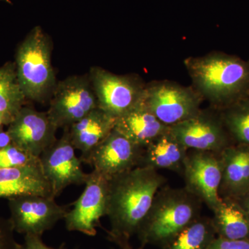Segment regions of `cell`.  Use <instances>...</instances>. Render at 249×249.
<instances>
[{
	"instance_id": "cell-1",
	"label": "cell",
	"mask_w": 249,
	"mask_h": 249,
	"mask_svg": "<svg viewBox=\"0 0 249 249\" xmlns=\"http://www.w3.org/2000/svg\"><path fill=\"white\" fill-rule=\"evenodd\" d=\"M166 178L154 168L137 167L109 180L108 238L129 240L138 233Z\"/></svg>"
},
{
	"instance_id": "cell-2",
	"label": "cell",
	"mask_w": 249,
	"mask_h": 249,
	"mask_svg": "<svg viewBox=\"0 0 249 249\" xmlns=\"http://www.w3.org/2000/svg\"><path fill=\"white\" fill-rule=\"evenodd\" d=\"M191 86L217 110L249 97V60L212 52L183 60Z\"/></svg>"
},
{
	"instance_id": "cell-3",
	"label": "cell",
	"mask_w": 249,
	"mask_h": 249,
	"mask_svg": "<svg viewBox=\"0 0 249 249\" xmlns=\"http://www.w3.org/2000/svg\"><path fill=\"white\" fill-rule=\"evenodd\" d=\"M201 199L186 188L163 186L139 229L142 247L162 246L200 216Z\"/></svg>"
},
{
	"instance_id": "cell-4",
	"label": "cell",
	"mask_w": 249,
	"mask_h": 249,
	"mask_svg": "<svg viewBox=\"0 0 249 249\" xmlns=\"http://www.w3.org/2000/svg\"><path fill=\"white\" fill-rule=\"evenodd\" d=\"M52 53V41L39 26L18 47L15 63L18 81L27 99L43 103L53 92L57 82Z\"/></svg>"
},
{
	"instance_id": "cell-5",
	"label": "cell",
	"mask_w": 249,
	"mask_h": 249,
	"mask_svg": "<svg viewBox=\"0 0 249 249\" xmlns=\"http://www.w3.org/2000/svg\"><path fill=\"white\" fill-rule=\"evenodd\" d=\"M143 101L162 124L170 127L196 115L204 100L192 86L162 80L146 83Z\"/></svg>"
},
{
	"instance_id": "cell-6",
	"label": "cell",
	"mask_w": 249,
	"mask_h": 249,
	"mask_svg": "<svg viewBox=\"0 0 249 249\" xmlns=\"http://www.w3.org/2000/svg\"><path fill=\"white\" fill-rule=\"evenodd\" d=\"M100 109L117 119L142 102L146 83L138 75H117L102 67L89 73Z\"/></svg>"
},
{
	"instance_id": "cell-7",
	"label": "cell",
	"mask_w": 249,
	"mask_h": 249,
	"mask_svg": "<svg viewBox=\"0 0 249 249\" xmlns=\"http://www.w3.org/2000/svg\"><path fill=\"white\" fill-rule=\"evenodd\" d=\"M98 107L89 74L71 76L55 85L47 111L58 128L70 127Z\"/></svg>"
},
{
	"instance_id": "cell-8",
	"label": "cell",
	"mask_w": 249,
	"mask_h": 249,
	"mask_svg": "<svg viewBox=\"0 0 249 249\" xmlns=\"http://www.w3.org/2000/svg\"><path fill=\"white\" fill-rule=\"evenodd\" d=\"M10 222L15 232L23 235L42 236L65 219L68 206H61L55 198L35 195L8 199Z\"/></svg>"
},
{
	"instance_id": "cell-9",
	"label": "cell",
	"mask_w": 249,
	"mask_h": 249,
	"mask_svg": "<svg viewBox=\"0 0 249 249\" xmlns=\"http://www.w3.org/2000/svg\"><path fill=\"white\" fill-rule=\"evenodd\" d=\"M170 131L188 150L221 153L232 145L219 110L201 109L191 119L170 126Z\"/></svg>"
},
{
	"instance_id": "cell-10",
	"label": "cell",
	"mask_w": 249,
	"mask_h": 249,
	"mask_svg": "<svg viewBox=\"0 0 249 249\" xmlns=\"http://www.w3.org/2000/svg\"><path fill=\"white\" fill-rule=\"evenodd\" d=\"M81 196L73 203V208L65 217V227L70 231L86 235H96L101 218L107 216L109 179L96 170L88 174Z\"/></svg>"
},
{
	"instance_id": "cell-11",
	"label": "cell",
	"mask_w": 249,
	"mask_h": 249,
	"mask_svg": "<svg viewBox=\"0 0 249 249\" xmlns=\"http://www.w3.org/2000/svg\"><path fill=\"white\" fill-rule=\"evenodd\" d=\"M41 167L53 190L55 197L71 185L85 184L88 174L83 171L80 158L75 154L69 127L63 128L60 139L40 156Z\"/></svg>"
},
{
	"instance_id": "cell-12",
	"label": "cell",
	"mask_w": 249,
	"mask_h": 249,
	"mask_svg": "<svg viewBox=\"0 0 249 249\" xmlns=\"http://www.w3.org/2000/svg\"><path fill=\"white\" fill-rule=\"evenodd\" d=\"M221 153L188 150L183 175L185 188L213 211L221 200L222 178Z\"/></svg>"
},
{
	"instance_id": "cell-13",
	"label": "cell",
	"mask_w": 249,
	"mask_h": 249,
	"mask_svg": "<svg viewBox=\"0 0 249 249\" xmlns=\"http://www.w3.org/2000/svg\"><path fill=\"white\" fill-rule=\"evenodd\" d=\"M143 152L144 148L114 129L91 152L87 164L109 180L140 166Z\"/></svg>"
},
{
	"instance_id": "cell-14",
	"label": "cell",
	"mask_w": 249,
	"mask_h": 249,
	"mask_svg": "<svg viewBox=\"0 0 249 249\" xmlns=\"http://www.w3.org/2000/svg\"><path fill=\"white\" fill-rule=\"evenodd\" d=\"M57 129L58 127L51 120L47 112L24 106L6 130L12 143L40 157L42 152L57 140Z\"/></svg>"
},
{
	"instance_id": "cell-15",
	"label": "cell",
	"mask_w": 249,
	"mask_h": 249,
	"mask_svg": "<svg viewBox=\"0 0 249 249\" xmlns=\"http://www.w3.org/2000/svg\"><path fill=\"white\" fill-rule=\"evenodd\" d=\"M115 123V118L97 107L69 127L72 145L81 152L83 163H87L91 152L107 138Z\"/></svg>"
},
{
	"instance_id": "cell-16",
	"label": "cell",
	"mask_w": 249,
	"mask_h": 249,
	"mask_svg": "<svg viewBox=\"0 0 249 249\" xmlns=\"http://www.w3.org/2000/svg\"><path fill=\"white\" fill-rule=\"evenodd\" d=\"M35 195L55 198L40 164L0 168V198Z\"/></svg>"
},
{
	"instance_id": "cell-17",
	"label": "cell",
	"mask_w": 249,
	"mask_h": 249,
	"mask_svg": "<svg viewBox=\"0 0 249 249\" xmlns=\"http://www.w3.org/2000/svg\"><path fill=\"white\" fill-rule=\"evenodd\" d=\"M221 198L237 199L249 191V146L232 144L221 152Z\"/></svg>"
},
{
	"instance_id": "cell-18",
	"label": "cell",
	"mask_w": 249,
	"mask_h": 249,
	"mask_svg": "<svg viewBox=\"0 0 249 249\" xmlns=\"http://www.w3.org/2000/svg\"><path fill=\"white\" fill-rule=\"evenodd\" d=\"M114 129L136 145L145 149L157 137L169 129L142 102L116 119Z\"/></svg>"
},
{
	"instance_id": "cell-19",
	"label": "cell",
	"mask_w": 249,
	"mask_h": 249,
	"mask_svg": "<svg viewBox=\"0 0 249 249\" xmlns=\"http://www.w3.org/2000/svg\"><path fill=\"white\" fill-rule=\"evenodd\" d=\"M188 152L170 132L169 127L167 132L144 149L140 166L182 173Z\"/></svg>"
},
{
	"instance_id": "cell-20",
	"label": "cell",
	"mask_w": 249,
	"mask_h": 249,
	"mask_svg": "<svg viewBox=\"0 0 249 249\" xmlns=\"http://www.w3.org/2000/svg\"><path fill=\"white\" fill-rule=\"evenodd\" d=\"M217 237L231 240H249V218L235 199L221 198L213 211Z\"/></svg>"
},
{
	"instance_id": "cell-21",
	"label": "cell",
	"mask_w": 249,
	"mask_h": 249,
	"mask_svg": "<svg viewBox=\"0 0 249 249\" xmlns=\"http://www.w3.org/2000/svg\"><path fill=\"white\" fill-rule=\"evenodd\" d=\"M216 237L212 219L199 217L163 244L162 249H207Z\"/></svg>"
},
{
	"instance_id": "cell-22",
	"label": "cell",
	"mask_w": 249,
	"mask_h": 249,
	"mask_svg": "<svg viewBox=\"0 0 249 249\" xmlns=\"http://www.w3.org/2000/svg\"><path fill=\"white\" fill-rule=\"evenodd\" d=\"M26 100L18 81L16 63L6 62L0 67V112L14 118Z\"/></svg>"
},
{
	"instance_id": "cell-23",
	"label": "cell",
	"mask_w": 249,
	"mask_h": 249,
	"mask_svg": "<svg viewBox=\"0 0 249 249\" xmlns=\"http://www.w3.org/2000/svg\"><path fill=\"white\" fill-rule=\"evenodd\" d=\"M219 111L233 143L249 146V97Z\"/></svg>"
},
{
	"instance_id": "cell-24",
	"label": "cell",
	"mask_w": 249,
	"mask_h": 249,
	"mask_svg": "<svg viewBox=\"0 0 249 249\" xmlns=\"http://www.w3.org/2000/svg\"><path fill=\"white\" fill-rule=\"evenodd\" d=\"M39 164L40 157H36L14 143L0 151V168H21Z\"/></svg>"
},
{
	"instance_id": "cell-25",
	"label": "cell",
	"mask_w": 249,
	"mask_h": 249,
	"mask_svg": "<svg viewBox=\"0 0 249 249\" xmlns=\"http://www.w3.org/2000/svg\"><path fill=\"white\" fill-rule=\"evenodd\" d=\"M14 230L9 219L0 216V249H21L15 238Z\"/></svg>"
},
{
	"instance_id": "cell-26",
	"label": "cell",
	"mask_w": 249,
	"mask_h": 249,
	"mask_svg": "<svg viewBox=\"0 0 249 249\" xmlns=\"http://www.w3.org/2000/svg\"><path fill=\"white\" fill-rule=\"evenodd\" d=\"M207 249H249V240H231L216 237Z\"/></svg>"
},
{
	"instance_id": "cell-27",
	"label": "cell",
	"mask_w": 249,
	"mask_h": 249,
	"mask_svg": "<svg viewBox=\"0 0 249 249\" xmlns=\"http://www.w3.org/2000/svg\"><path fill=\"white\" fill-rule=\"evenodd\" d=\"M21 249H68L66 246L62 245L58 249L52 248L48 247L42 242V236L36 235H24V244L22 245Z\"/></svg>"
},
{
	"instance_id": "cell-28",
	"label": "cell",
	"mask_w": 249,
	"mask_h": 249,
	"mask_svg": "<svg viewBox=\"0 0 249 249\" xmlns=\"http://www.w3.org/2000/svg\"><path fill=\"white\" fill-rule=\"evenodd\" d=\"M11 143L12 141L7 130H4V126H0V151Z\"/></svg>"
},
{
	"instance_id": "cell-29",
	"label": "cell",
	"mask_w": 249,
	"mask_h": 249,
	"mask_svg": "<svg viewBox=\"0 0 249 249\" xmlns=\"http://www.w3.org/2000/svg\"><path fill=\"white\" fill-rule=\"evenodd\" d=\"M235 199L249 218V191Z\"/></svg>"
},
{
	"instance_id": "cell-30",
	"label": "cell",
	"mask_w": 249,
	"mask_h": 249,
	"mask_svg": "<svg viewBox=\"0 0 249 249\" xmlns=\"http://www.w3.org/2000/svg\"><path fill=\"white\" fill-rule=\"evenodd\" d=\"M109 240L112 241L114 243H116V245L120 247L121 249H134L132 246L129 245L128 240H125V239L114 238L111 239V240ZM137 249H143V247H142V246L140 248Z\"/></svg>"
},
{
	"instance_id": "cell-31",
	"label": "cell",
	"mask_w": 249,
	"mask_h": 249,
	"mask_svg": "<svg viewBox=\"0 0 249 249\" xmlns=\"http://www.w3.org/2000/svg\"><path fill=\"white\" fill-rule=\"evenodd\" d=\"M14 118L0 112V126L9 125Z\"/></svg>"
}]
</instances>
